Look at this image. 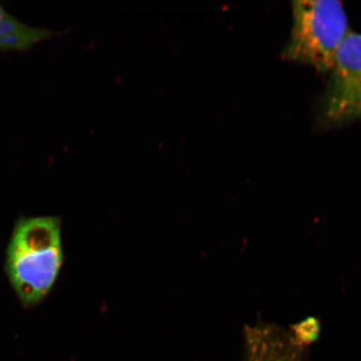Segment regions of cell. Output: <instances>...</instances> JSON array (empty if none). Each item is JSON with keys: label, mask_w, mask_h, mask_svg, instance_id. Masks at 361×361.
Returning <instances> with one entry per match:
<instances>
[{"label": "cell", "mask_w": 361, "mask_h": 361, "mask_svg": "<svg viewBox=\"0 0 361 361\" xmlns=\"http://www.w3.org/2000/svg\"><path fill=\"white\" fill-rule=\"evenodd\" d=\"M320 333L319 322L314 317L307 318L292 328L291 336L296 344L304 347L317 341Z\"/></svg>", "instance_id": "5"}, {"label": "cell", "mask_w": 361, "mask_h": 361, "mask_svg": "<svg viewBox=\"0 0 361 361\" xmlns=\"http://www.w3.org/2000/svg\"><path fill=\"white\" fill-rule=\"evenodd\" d=\"M245 345V361H305L291 334L271 324L246 328Z\"/></svg>", "instance_id": "4"}, {"label": "cell", "mask_w": 361, "mask_h": 361, "mask_svg": "<svg viewBox=\"0 0 361 361\" xmlns=\"http://www.w3.org/2000/svg\"><path fill=\"white\" fill-rule=\"evenodd\" d=\"M292 20L282 58L329 73L338 49L350 33L342 3L335 0L293 2Z\"/></svg>", "instance_id": "2"}, {"label": "cell", "mask_w": 361, "mask_h": 361, "mask_svg": "<svg viewBox=\"0 0 361 361\" xmlns=\"http://www.w3.org/2000/svg\"><path fill=\"white\" fill-rule=\"evenodd\" d=\"M60 223L39 216L16 229L8 248V274L23 303L35 305L51 290L62 264Z\"/></svg>", "instance_id": "1"}, {"label": "cell", "mask_w": 361, "mask_h": 361, "mask_svg": "<svg viewBox=\"0 0 361 361\" xmlns=\"http://www.w3.org/2000/svg\"><path fill=\"white\" fill-rule=\"evenodd\" d=\"M319 99L317 123L333 129L361 121V34L350 32L336 54Z\"/></svg>", "instance_id": "3"}]
</instances>
